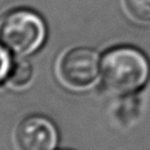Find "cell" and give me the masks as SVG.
<instances>
[{
	"label": "cell",
	"mask_w": 150,
	"mask_h": 150,
	"mask_svg": "<svg viewBox=\"0 0 150 150\" xmlns=\"http://www.w3.org/2000/svg\"><path fill=\"white\" fill-rule=\"evenodd\" d=\"M100 73L107 89L118 95H127L145 84L150 66L145 55L138 49L116 47L103 55Z\"/></svg>",
	"instance_id": "obj_1"
},
{
	"label": "cell",
	"mask_w": 150,
	"mask_h": 150,
	"mask_svg": "<svg viewBox=\"0 0 150 150\" xmlns=\"http://www.w3.org/2000/svg\"><path fill=\"white\" fill-rule=\"evenodd\" d=\"M45 39L46 25L41 16L32 11H13L0 22V42L16 56L33 54Z\"/></svg>",
	"instance_id": "obj_2"
},
{
	"label": "cell",
	"mask_w": 150,
	"mask_h": 150,
	"mask_svg": "<svg viewBox=\"0 0 150 150\" xmlns=\"http://www.w3.org/2000/svg\"><path fill=\"white\" fill-rule=\"evenodd\" d=\"M98 54L87 47H76L62 55L57 71L61 81L69 88L84 89L94 83L100 73Z\"/></svg>",
	"instance_id": "obj_3"
},
{
	"label": "cell",
	"mask_w": 150,
	"mask_h": 150,
	"mask_svg": "<svg viewBox=\"0 0 150 150\" xmlns=\"http://www.w3.org/2000/svg\"><path fill=\"white\" fill-rule=\"evenodd\" d=\"M16 150H54L57 130L47 117L34 115L19 123L14 132Z\"/></svg>",
	"instance_id": "obj_4"
},
{
	"label": "cell",
	"mask_w": 150,
	"mask_h": 150,
	"mask_svg": "<svg viewBox=\"0 0 150 150\" xmlns=\"http://www.w3.org/2000/svg\"><path fill=\"white\" fill-rule=\"evenodd\" d=\"M33 77V67L25 59H19L13 62L9 71V83L13 87L21 88L27 86Z\"/></svg>",
	"instance_id": "obj_5"
},
{
	"label": "cell",
	"mask_w": 150,
	"mask_h": 150,
	"mask_svg": "<svg viewBox=\"0 0 150 150\" xmlns=\"http://www.w3.org/2000/svg\"><path fill=\"white\" fill-rule=\"evenodd\" d=\"M124 6L132 18L150 21V0H124Z\"/></svg>",
	"instance_id": "obj_6"
},
{
	"label": "cell",
	"mask_w": 150,
	"mask_h": 150,
	"mask_svg": "<svg viewBox=\"0 0 150 150\" xmlns=\"http://www.w3.org/2000/svg\"><path fill=\"white\" fill-rule=\"evenodd\" d=\"M9 50L0 45V83H2L9 76V71L12 68V59L8 53Z\"/></svg>",
	"instance_id": "obj_7"
}]
</instances>
